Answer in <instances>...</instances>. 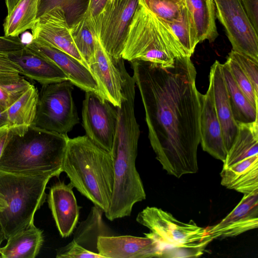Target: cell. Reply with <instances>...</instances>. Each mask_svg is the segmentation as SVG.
<instances>
[{
	"mask_svg": "<svg viewBox=\"0 0 258 258\" xmlns=\"http://www.w3.org/2000/svg\"><path fill=\"white\" fill-rule=\"evenodd\" d=\"M7 206L6 201L4 198V196L0 193V212L3 211Z\"/></svg>",
	"mask_w": 258,
	"mask_h": 258,
	"instance_id": "45",
	"label": "cell"
},
{
	"mask_svg": "<svg viewBox=\"0 0 258 258\" xmlns=\"http://www.w3.org/2000/svg\"><path fill=\"white\" fill-rule=\"evenodd\" d=\"M74 187L63 181H58L50 188L48 204L60 235L69 237L78 223L79 207L74 194Z\"/></svg>",
	"mask_w": 258,
	"mask_h": 258,
	"instance_id": "18",
	"label": "cell"
},
{
	"mask_svg": "<svg viewBox=\"0 0 258 258\" xmlns=\"http://www.w3.org/2000/svg\"><path fill=\"white\" fill-rule=\"evenodd\" d=\"M200 144L203 150L223 162L227 154L221 126L214 102L213 87L209 81L205 94L200 93Z\"/></svg>",
	"mask_w": 258,
	"mask_h": 258,
	"instance_id": "17",
	"label": "cell"
},
{
	"mask_svg": "<svg viewBox=\"0 0 258 258\" xmlns=\"http://www.w3.org/2000/svg\"><path fill=\"white\" fill-rule=\"evenodd\" d=\"M0 73L21 74V70L8 57L7 54L0 53Z\"/></svg>",
	"mask_w": 258,
	"mask_h": 258,
	"instance_id": "39",
	"label": "cell"
},
{
	"mask_svg": "<svg viewBox=\"0 0 258 258\" xmlns=\"http://www.w3.org/2000/svg\"><path fill=\"white\" fill-rule=\"evenodd\" d=\"M97 84L99 95L115 107H119L122 98L121 74L116 62L103 48L98 37L95 52L88 63Z\"/></svg>",
	"mask_w": 258,
	"mask_h": 258,
	"instance_id": "14",
	"label": "cell"
},
{
	"mask_svg": "<svg viewBox=\"0 0 258 258\" xmlns=\"http://www.w3.org/2000/svg\"><path fill=\"white\" fill-rule=\"evenodd\" d=\"M70 183L104 213L110 206L114 186L111 154L86 135L69 138L62 165Z\"/></svg>",
	"mask_w": 258,
	"mask_h": 258,
	"instance_id": "4",
	"label": "cell"
},
{
	"mask_svg": "<svg viewBox=\"0 0 258 258\" xmlns=\"http://www.w3.org/2000/svg\"><path fill=\"white\" fill-rule=\"evenodd\" d=\"M215 15L224 26L232 50L258 61V36L240 0H213Z\"/></svg>",
	"mask_w": 258,
	"mask_h": 258,
	"instance_id": "10",
	"label": "cell"
},
{
	"mask_svg": "<svg viewBox=\"0 0 258 258\" xmlns=\"http://www.w3.org/2000/svg\"><path fill=\"white\" fill-rule=\"evenodd\" d=\"M167 24L172 30L187 56L191 57L199 41L196 27L186 2L180 20Z\"/></svg>",
	"mask_w": 258,
	"mask_h": 258,
	"instance_id": "30",
	"label": "cell"
},
{
	"mask_svg": "<svg viewBox=\"0 0 258 258\" xmlns=\"http://www.w3.org/2000/svg\"><path fill=\"white\" fill-rule=\"evenodd\" d=\"M136 221L148 228L159 242L161 257H196L203 254L213 240L206 228L194 221L184 223L160 208L147 207L138 214Z\"/></svg>",
	"mask_w": 258,
	"mask_h": 258,
	"instance_id": "6",
	"label": "cell"
},
{
	"mask_svg": "<svg viewBox=\"0 0 258 258\" xmlns=\"http://www.w3.org/2000/svg\"><path fill=\"white\" fill-rule=\"evenodd\" d=\"M145 237L131 235L100 236L97 241L98 253L105 258L161 257L159 242L150 233Z\"/></svg>",
	"mask_w": 258,
	"mask_h": 258,
	"instance_id": "13",
	"label": "cell"
},
{
	"mask_svg": "<svg viewBox=\"0 0 258 258\" xmlns=\"http://www.w3.org/2000/svg\"><path fill=\"white\" fill-rule=\"evenodd\" d=\"M12 132V127L6 125L0 127V158Z\"/></svg>",
	"mask_w": 258,
	"mask_h": 258,
	"instance_id": "41",
	"label": "cell"
},
{
	"mask_svg": "<svg viewBox=\"0 0 258 258\" xmlns=\"http://www.w3.org/2000/svg\"><path fill=\"white\" fill-rule=\"evenodd\" d=\"M70 31L78 50L88 65L94 54L97 38L93 22L85 16Z\"/></svg>",
	"mask_w": 258,
	"mask_h": 258,
	"instance_id": "31",
	"label": "cell"
},
{
	"mask_svg": "<svg viewBox=\"0 0 258 258\" xmlns=\"http://www.w3.org/2000/svg\"><path fill=\"white\" fill-rule=\"evenodd\" d=\"M50 175L25 176L0 171V193L7 207L0 212L5 239L34 224L36 212L45 202Z\"/></svg>",
	"mask_w": 258,
	"mask_h": 258,
	"instance_id": "7",
	"label": "cell"
},
{
	"mask_svg": "<svg viewBox=\"0 0 258 258\" xmlns=\"http://www.w3.org/2000/svg\"><path fill=\"white\" fill-rule=\"evenodd\" d=\"M32 84L20 74L0 73V88L15 102Z\"/></svg>",
	"mask_w": 258,
	"mask_h": 258,
	"instance_id": "34",
	"label": "cell"
},
{
	"mask_svg": "<svg viewBox=\"0 0 258 258\" xmlns=\"http://www.w3.org/2000/svg\"><path fill=\"white\" fill-rule=\"evenodd\" d=\"M238 125L237 136L223 162V168L258 154V121Z\"/></svg>",
	"mask_w": 258,
	"mask_h": 258,
	"instance_id": "23",
	"label": "cell"
},
{
	"mask_svg": "<svg viewBox=\"0 0 258 258\" xmlns=\"http://www.w3.org/2000/svg\"><path fill=\"white\" fill-rule=\"evenodd\" d=\"M186 56L170 27L140 0L128 28L121 58L167 68L173 66L176 58Z\"/></svg>",
	"mask_w": 258,
	"mask_h": 258,
	"instance_id": "5",
	"label": "cell"
},
{
	"mask_svg": "<svg viewBox=\"0 0 258 258\" xmlns=\"http://www.w3.org/2000/svg\"><path fill=\"white\" fill-rule=\"evenodd\" d=\"M25 44L19 37L0 36V53L9 54L22 50Z\"/></svg>",
	"mask_w": 258,
	"mask_h": 258,
	"instance_id": "37",
	"label": "cell"
},
{
	"mask_svg": "<svg viewBox=\"0 0 258 258\" xmlns=\"http://www.w3.org/2000/svg\"><path fill=\"white\" fill-rule=\"evenodd\" d=\"M39 0H20L4 23L5 35L19 37L33 27L36 21Z\"/></svg>",
	"mask_w": 258,
	"mask_h": 258,
	"instance_id": "27",
	"label": "cell"
},
{
	"mask_svg": "<svg viewBox=\"0 0 258 258\" xmlns=\"http://www.w3.org/2000/svg\"><path fill=\"white\" fill-rule=\"evenodd\" d=\"M258 227V192L243 195L236 206L219 223L206 227L213 239L234 237Z\"/></svg>",
	"mask_w": 258,
	"mask_h": 258,
	"instance_id": "15",
	"label": "cell"
},
{
	"mask_svg": "<svg viewBox=\"0 0 258 258\" xmlns=\"http://www.w3.org/2000/svg\"><path fill=\"white\" fill-rule=\"evenodd\" d=\"M57 258H105L99 253L89 250L74 240L56 251Z\"/></svg>",
	"mask_w": 258,
	"mask_h": 258,
	"instance_id": "36",
	"label": "cell"
},
{
	"mask_svg": "<svg viewBox=\"0 0 258 258\" xmlns=\"http://www.w3.org/2000/svg\"><path fill=\"white\" fill-rule=\"evenodd\" d=\"M69 137L34 125L12 127L0 158V171L59 177Z\"/></svg>",
	"mask_w": 258,
	"mask_h": 258,
	"instance_id": "3",
	"label": "cell"
},
{
	"mask_svg": "<svg viewBox=\"0 0 258 258\" xmlns=\"http://www.w3.org/2000/svg\"><path fill=\"white\" fill-rule=\"evenodd\" d=\"M140 0H107L93 22L105 50L114 59L121 58L128 28Z\"/></svg>",
	"mask_w": 258,
	"mask_h": 258,
	"instance_id": "9",
	"label": "cell"
},
{
	"mask_svg": "<svg viewBox=\"0 0 258 258\" xmlns=\"http://www.w3.org/2000/svg\"><path fill=\"white\" fill-rule=\"evenodd\" d=\"M131 63L156 158L177 178L197 173L201 93L190 57L177 58L167 68L141 60Z\"/></svg>",
	"mask_w": 258,
	"mask_h": 258,
	"instance_id": "1",
	"label": "cell"
},
{
	"mask_svg": "<svg viewBox=\"0 0 258 258\" xmlns=\"http://www.w3.org/2000/svg\"><path fill=\"white\" fill-rule=\"evenodd\" d=\"M135 87L125 86L120 106L116 107V128L110 153L114 186L109 207L104 213L110 221L130 216L134 205L146 197L136 166L140 132L135 114Z\"/></svg>",
	"mask_w": 258,
	"mask_h": 258,
	"instance_id": "2",
	"label": "cell"
},
{
	"mask_svg": "<svg viewBox=\"0 0 258 258\" xmlns=\"http://www.w3.org/2000/svg\"><path fill=\"white\" fill-rule=\"evenodd\" d=\"M222 70L235 121L238 124L258 121V109L252 105L239 88L225 63L222 64Z\"/></svg>",
	"mask_w": 258,
	"mask_h": 258,
	"instance_id": "26",
	"label": "cell"
},
{
	"mask_svg": "<svg viewBox=\"0 0 258 258\" xmlns=\"http://www.w3.org/2000/svg\"><path fill=\"white\" fill-rule=\"evenodd\" d=\"M198 32L199 43L215 41L218 36L213 0H185Z\"/></svg>",
	"mask_w": 258,
	"mask_h": 258,
	"instance_id": "25",
	"label": "cell"
},
{
	"mask_svg": "<svg viewBox=\"0 0 258 258\" xmlns=\"http://www.w3.org/2000/svg\"><path fill=\"white\" fill-rule=\"evenodd\" d=\"M221 184L243 195L258 192V154L222 168Z\"/></svg>",
	"mask_w": 258,
	"mask_h": 258,
	"instance_id": "21",
	"label": "cell"
},
{
	"mask_svg": "<svg viewBox=\"0 0 258 258\" xmlns=\"http://www.w3.org/2000/svg\"><path fill=\"white\" fill-rule=\"evenodd\" d=\"M82 117L86 136L110 153L116 128V107L99 95L87 91L83 102Z\"/></svg>",
	"mask_w": 258,
	"mask_h": 258,
	"instance_id": "11",
	"label": "cell"
},
{
	"mask_svg": "<svg viewBox=\"0 0 258 258\" xmlns=\"http://www.w3.org/2000/svg\"><path fill=\"white\" fill-rule=\"evenodd\" d=\"M13 103L10 96L0 88V106L7 110Z\"/></svg>",
	"mask_w": 258,
	"mask_h": 258,
	"instance_id": "42",
	"label": "cell"
},
{
	"mask_svg": "<svg viewBox=\"0 0 258 258\" xmlns=\"http://www.w3.org/2000/svg\"><path fill=\"white\" fill-rule=\"evenodd\" d=\"M5 239V235L3 231V229L0 224V246L2 242Z\"/></svg>",
	"mask_w": 258,
	"mask_h": 258,
	"instance_id": "46",
	"label": "cell"
},
{
	"mask_svg": "<svg viewBox=\"0 0 258 258\" xmlns=\"http://www.w3.org/2000/svg\"><path fill=\"white\" fill-rule=\"evenodd\" d=\"M69 81L43 85L39 93L35 119L32 125L67 135L79 123Z\"/></svg>",
	"mask_w": 258,
	"mask_h": 258,
	"instance_id": "8",
	"label": "cell"
},
{
	"mask_svg": "<svg viewBox=\"0 0 258 258\" xmlns=\"http://www.w3.org/2000/svg\"><path fill=\"white\" fill-rule=\"evenodd\" d=\"M103 213L100 208L95 205L93 206L87 218L79 223L74 234L73 240L77 243L89 250L97 253L98 238L111 235L103 220Z\"/></svg>",
	"mask_w": 258,
	"mask_h": 258,
	"instance_id": "24",
	"label": "cell"
},
{
	"mask_svg": "<svg viewBox=\"0 0 258 258\" xmlns=\"http://www.w3.org/2000/svg\"><path fill=\"white\" fill-rule=\"evenodd\" d=\"M255 30L258 32V0H240Z\"/></svg>",
	"mask_w": 258,
	"mask_h": 258,
	"instance_id": "38",
	"label": "cell"
},
{
	"mask_svg": "<svg viewBox=\"0 0 258 258\" xmlns=\"http://www.w3.org/2000/svg\"><path fill=\"white\" fill-rule=\"evenodd\" d=\"M39 92L32 85L7 109L8 125L11 127L33 124L36 117Z\"/></svg>",
	"mask_w": 258,
	"mask_h": 258,
	"instance_id": "28",
	"label": "cell"
},
{
	"mask_svg": "<svg viewBox=\"0 0 258 258\" xmlns=\"http://www.w3.org/2000/svg\"><path fill=\"white\" fill-rule=\"evenodd\" d=\"M228 56L238 63L258 93V61L232 49Z\"/></svg>",
	"mask_w": 258,
	"mask_h": 258,
	"instance_id": "35",
	"label": "cell"
},
{
	"mask_svg": "<svg viewBox=\"0 0 258 258\" xmlns=\"http://www.w3.org/2000/svg\"><path fill=\"white\" fill-rule=\"evenodd\" d=\"M4 247H0L1 257L34 258L43 242L42 231L34 224L9 237Z\"/></svg>",
	"mask_w": 258,
	"mask_h": 258,
	"instance_id": "22",
	"label": "cell"
},
{
	"mask_svg": "<svg viewBox=\"0 0 258 258\" xmlns=\"http://www.w3.org/2000/svg\"><path fill=\"white\" fill-rule=\"evenodd\" d=\"M209 81L212 85L215 108L228 152L237 136L238 125L233 115L222 63L218 60H215L211 67Z\"/></svg>",
	"mask_w": 258,
	"mask_h": 258,
	"instance_id": "20",
	"label": "cell"
},
{
	"mask_svg": "<svg viewBox=\"0 0 258 258\" xmlns=\"http://www.w3.org/2000/svg\"><path fill=\"white\" fill-rule=\"evenodd\" d=\"M25 44L56 64L67 76L68 81L74 85L85 92L91 91L99 95L94 77L88 68L80 61L39 40L31 39Z\"/></svg>",
	"mask_w": 258,
	"mask_h": 258,
	"instance_id": "16",
	"label": "cell"
},
{
	"mask_svg": "<svg viewBox=\"0 0 258 258\" xmlns=\"http://www.w3.org/2000/svg\"><path fill=\"white\" fill-rule=\"evenodd\" d=\"M7 55L20 67L21 74L42 85L68 81L56 64L26 44L22 50Z\"/></svg>",
	"mask_w": 258,
	"mask_h": 258,
	"instance_id": "19",
	"label": "cell"
},
{
	"mask_svg": "<svg viewBox=\"0 0 258 258\" xmlns=\"http://www.w3.org/2000/svg\"><path fill=\"white\" fill-rule=\"evenodd\" d=\"M107 0H89L85 16L93 23L104 8Z\"/></svg>",
	"mask_w": 258,
	"mask_h": 258,
	"instance_id": "40",
	"label": "cell"
},
{
	"mask_svg": "<svg viewBox=\"0 0 258 258\" xmlns=\"http://www.w3.org/2000/svg\"><path fill=\"white\" fill-rule=\"evenodd\" d=\"M31 31V39L46 43L73 56L88 67L75 45L70 28L60 8H54L38 18Z\"/></svg>",
	"mask_w": 258,
	"mask_h": 258,
	"instance_id": "12",
	"label": "cell"
},
{
	"mask_svg": "<svg viewBox=\"0 0 258 258\" xmlns=\"http://www.w3.org/2000/svg\"><path fill=\"white\" fill-rule=\"evenodd\" d=\"M8 125L7 110H4L0 106V127Z\"/></svg>",
	"mask_w": 258,
	"mask_h": 258,
	"instance_id": "43",
	"label": "cell"
},
{
	"mask_svg": "<svg viewBox=\"0 0 258 258\" xmlns=\"http://www.w3.org/2000/svg\"><path fill=\"white\" fill-rule=\"evenodd\" d=\"M20 0H5L7 8L8 14H10L14 9Z\"/></svg>",
	"mask_w": 258,
	"mask_h": 258,
	"instance_id": "44",
	"label": "cell"
},
{
	"mask_svg": "<svg viewBox=\"0 0 258 258\" xmlns=\"http://www.w3.org/2000/svg\"><path fill=\"white\" fill-rule=\"evenodd\" d=\"M225 63L239 88L252 105L255 108L258 109V93L255 92L250 81L238 63L229 56Z\"/></svg>",
	"mask_w": 258,
	"mask_h": 258,
	"instance_id": "33",
	"label": "cell"
},
{
	"mask_svg": "<svg viewBox=\"0 0 258 258\" xmlns=\"http://www.w3.org/2000/svg\"><path fill=\"white\" fill-rule=\"evenodd\" d=\"M89 3V0H39L37 18L54 8H60L71 28L85 17Z\"/></svg>",
	"mask_w": 258,
	"mask_h": 258,
	"instance_id": "29",
	"label": "cell"
},
{
	"mask_svg": "<svg viewBox=\"0 0 258 258\" xmlns=\"http://www.w3.org/2000/svg\"><path fill=\"white\" fill-rule=\"evenodd\" d=\"M142 1L149 10L167 24L180 20L185 3V0Z\"/></svg>",
	"mask_w": 258,
	"mask_h": 258,
	"instance_id": "32",
	"label": "cell"
}]
</instances>
